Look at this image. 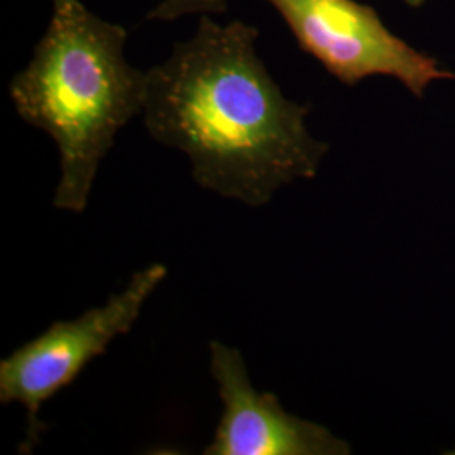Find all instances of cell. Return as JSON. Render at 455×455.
Returning <instances> with one entry per match:
<instances>
[{
    "mask_svg": "<svg viewBox=\"0 0 455 455\" xmlns=\"http://www.w3.org/2000/svg\"><path fill=\"white\" fill-rule=\"evenodd\" d=\"M259 29L201 16L195 36L147 71L144 124L184 152L196 184L244 206L315 178L329 147L307 129V107L283 95L257 52Z\"/></svg>",
    "mask_w": 455,
    "mask_h": 455,
    "instance_id": "obj_1",
    "label": "cell"
},
{
    "mask_svg": "<svg viewBox=\"0 0 455 455\" xmlns=\"http://www.w3.org/2000/svg\"><path fill=\"white\" fill-rule=\"evenodd\" d=\"M127 39L124 26L93 14L83 0H52L48 31L11 82L19 116L58 147L56 210H86L118 132L144 110L147 71L129 63Z\"/></svg>",
    "mask_w": 455,
    "mask_h": 455,
    "instance_id": "obj_2",
    "label": "cell"
},
{
    "mask_svg": "<svg viewBox=\"0 0 455 455\" xmlns=\"http://www.w3.org/2000/svg\"><path fill=\"white\" fill-rule=\"evenodd\" d=\"M167 276L163 263H152L132 275L122 292L73 321H58L0 361V403L26 410L28 430L19 452L31 454L48 428L39 411L69 387L93 359L131 332L142 309Z\"/></svg>",
    "mask_w": 455,
    "mask_h": 455,
    "instance_id": "obj_3",
    "label": "cell"
},
{
    "mask_svg": "<svg viewBox=\"0 0 455 455\" xmlns=\"http://www.w3.org/2000/svg\"><path fill=\"white\" fill-rule=\"evenodd\" d=\"M285 20L299 48L342 84L391 76L415 97L455 71L410 46L383 24L373 7L356 0H265Z\"/></svg>",
    "mask_w": 455,
    "mask_h": 455,
    "instance_id": "obj_4",
    "label": "cell"
},
{
    "mask_svg": "<svg viewBox=\"0 0 455 455\" xmlns=\"http://www.w3.org/2000/svg\"><path fill=\"white\" fill-rule=\"evenodd\" d=\"M210 371L223 403L221 419L204 455H346L347 442L324 425L289 413L274 393L259 391L243 355L210 342Z\"/></svg>",
    "mask_w": 455,
    "mask_h": 455,
    "instance_id": "obj_5",
    "label": "cell"
},
{
    "mask_svg": "<svg viewBox=\"0 0 455 455\" xmlns=\"http://www.w3.org/2000/svg\"><path fill=\"white\" fill-rule=\"evenodd\" d=\"M228 0H163L147 19L169 22L186 16H212L227 12Z\"/></svg>",
    "mask_w": 455,
    "mask_h": 455,
    "instance_id": "obj_6",
    "label": "cell"
},
{
    "mask_svg": "<svg viewBox=\"0 0 455 455\" xmlns=\"http://www.w3.org/2000/svg\"><path fill=\"white\" fill-rule=\"evenodd\" d=\"M403 2L410 5V7H420V5L425 4V0H403Z\"/></svg>",
    "mask_w": 455,
    "mask_h": 455,
    "instance_id": "obj_7",
    "label": "cell"
},
{
    "mask_svg": "<svg viewBox=\"0 0 455 455\" xmlns=\"http://www.w3.org/2000/svg\"><path fill=\"white\" fill-rule=\"evenodd\" d=\"M451 454H455V451H452V452H451Z\"/></svg>",
    "mask_w": 455,
    "mask_h": 455,
    "instance_id": "obj_8",
    "label": "cell"
}]
</instances>
